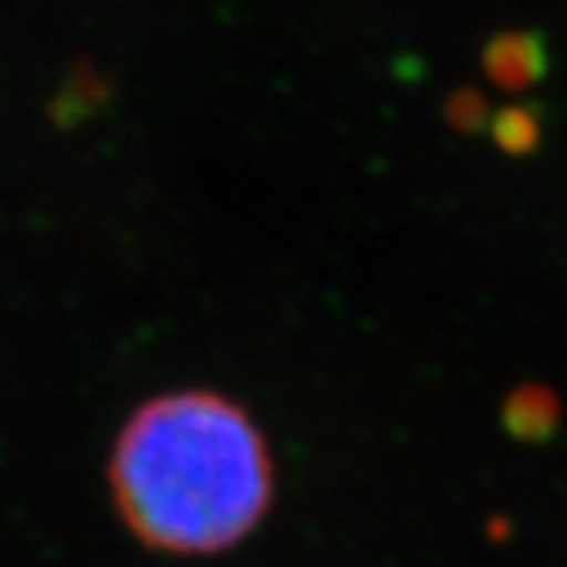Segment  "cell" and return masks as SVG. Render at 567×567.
Here are the masks:
<instances>
[{
    "label": "cell",
    "instance_id": "3957f363",
    "mask_svg": "<svg viewBox=\"0 0 567 567\" xmlns=\"http://www.w3.org/2000/svg\"><path fill=\"white\" fill-rule=\"evenodd\" d=\"M555 416H558V406L546 388H520V394L507 401V425L517 435L536 439L555 425Z\"/></svg>",
    "mask_w": 567,
    "mask_h": 567
},
{
    "label": "cell",
    "instance_id": "5b68a950",
    "mask_svg": "<svg viewBox=\"0 0 567 567\" xmlns=\"http://www.w3.org/2000/svg\"><path fill=\"white\" fill-rule=\"evenodd\" d=\"M445 114L457 130H476L486 121V99L473 89H461L447 99Z\"/></svg>",
    "mask_w": 567,
    "mask_h": 567
},
{
    "label": "cell",
    "instance_id": "6da1fadb",
    "mask_svg": "<svg viewBox=\"0 0 567 567\" xmlns=\"http://www.w3.org/2000/svg\"><path fill=\"white\" fill-rule=\"evenodd\" d=\"M107 486L142 546L218 555L240 546L271 511L275 457L237 401L218 391H171L123 423Z\"/></svg>",
    "mask_w": 567,
    "mask_h": 567
},
{
    "label": "cell",
    "instance_id": "7a4b0ae2",
    "mask_svg": "<svg viewBox=\"0 0 567 567\" xmlns=\"http://www.w3.org/2000/svg\"><path fill=\"white\" fill-rule=\"evenodd\" d=\"M546 44L533 32H502L483 51V70L498 89L524 92L546 76Z\"/></svg>",
    "mask_w": 567,
    "mask_h": 567
},
{
    "label": "cell",
    "instance_id": "277c9868",
    "mask_svg": "<svg viewBox=\"0 0 567 567\" xmlns=\"http://www.w3.org/2000/svg\"><path fill=\"white\" fill-rule=\"evenodd\" d=\"M539 117L529 107H505L492 121V140L507 155H527L539 145Z\"/></svg>",
    "mask_w": 567,
    "mask_h": 567
}]
</instances>
